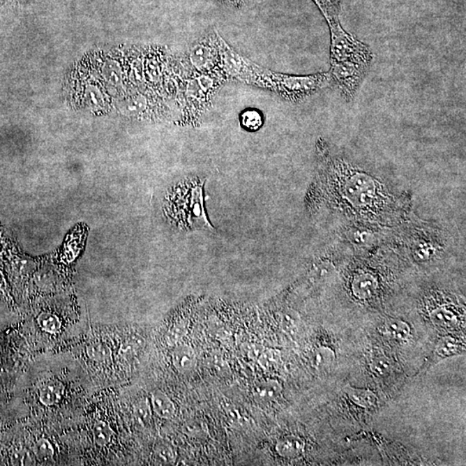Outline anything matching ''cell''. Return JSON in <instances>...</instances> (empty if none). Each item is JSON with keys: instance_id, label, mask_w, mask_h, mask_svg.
Instances as JSON below:
<instances>
[{"instance_id": "cb8c5ba5", "label": "cell", "mask_w": 466, "mask_h": 466, "mask_svg": "<svg viewBox=\"0 0 466 466\" xmlns=\"http://www.w3.org/2000/svg\"><path fill=\"white\" fill-rule=\"evenodd\" d=\"M260 363L264 369L272 370L275 369L278 366L281 355L280 352L276 350L267 349L260 353Z\"/></svg>"}, {"instance_id": "f1b7e54d", "label": "cell", "mask_w": 466, "mask_h": 466, "mask_svg": "<svg viewBox=\"0 0 466 466\" xmlns=\"http://www.w3.org/2000/svg\"><path fill=\"white\" fill-rule=\"evenodd\" d=\"M3 240L5 239H2V236H0V253H1L6 248V243Z\"/></svg>"}, {"instance_id": "ac0fdd59", "label": "cell", "mask_w": 466, "mask_h": 466, "mask_svg": "<svg viewBox=\"0 0 466 466\" xmlns=\"http://www.w3.org/2000/svg\"><path fill=\"white\" fill-rule=\"evenodd\" d=\"M87 354L97 363L107 362L112 358V350L104 343H93L87 348Z\"/></svg>"}, {"instance_id": "ffe728a7", "label": "cell", "mask_w": 466, "mask_h": 466, "mask_svg": "<svg viewBox=\"0 0 466 466\" xmlns=\"http://www.w3.org/2000/svg\"><path fill=\"white\" fill-rule=\"evenodd\" d=\"M334 361V352L329 347H320L316 350L314 362L319 369H326L333 365Z\"/></svg>"}, {"instance_id": "30bf717a", "label": "cell", "mask_w": 466, "mask_h": 466, "mask_svg": "<svg viewBox=\"0 0 466 466\" xmlns=\"http://www.w3.org/2000/svg\"><path fill=\"white\" fill-rule=\"evenodd\" d=\"M353 294L359 299L373 296L377 290V280L370 274L356 276L352 284Z\"/></svg>"}, {"instance_id": "4fadbf2b", "label": "cell", "mask_w": 466, "mask_h": 466, "mask_svg": "<svg viewBox=\"0 0 466 466\" xmlns=\"http://www.w3.org/2000/svg\"><path fill=\"white\" fill-rule=\"evenodd\" d=\"M177 460V451L172 444L160 442L153 449V460L158 465H172Z\"/></svg>"}, {"instance_id": "277c9868", "label": "cell", "mask_w": 466, "mask_h": 466, "mask_svg": "<svg viewBox=\"0 0 466 466\" xmlns=\"http://www.w3.org/2000/svg\"><path fill=\"white\" fill-rule=\"evenodd\" d=\"M189 64L195 73L223 76L220 68V35L218 32L200 39L188 54Z\"/></svg>"}, {"instance_id": "6da1fadb", "label": "cell", "mask_w": 466, "mask_h": 466, "mask_svg": "<svg viewBox=\"0 0 466 466\" xmlns=\"http://www.w3.org/2000/svg\"><path fill=\"white\" fill-rule=\"evenodd\" d=\"M329 84V72L292 75L268 70L257 65L253 85L271 91L283 100L298 103L314 96Z\"/></svg>"}, {"instance_id": "9a60e30c", "label": "cell", "mask_w": 466, "mask_h": 466, "mask_svg": "<svg viewBox=\"0 0 466 466\" xmlns=\"http://www.w3.org/2000/svg\"><path fill=\"white\" fill-rule=\"evenodd\" d=\"M430 320L435 326L445 329H453L458 323L457 315L449 308L446 307L437 308L433 310Z\"/></svg>"}, {"instance_id": "9c48e42d", "label": "cell", "mask_w": 466, "mask_h": 466, "mask_svg": "<svg viewBox=\"0 0 466 466\" xmlns=\"http://www.w3.org/2000/svg\"><path fill=\"white\" fill-rule=\"evenodd\" d=\"M344 391L347 398L355 405L366 409H373L377 406L378 398L373 391L367 389H358L353 386H345Z\"/></svg>"}, {"instance_id": "d6986e66", "label": "cell", "mask_w": 466, "mask_h": 466, "mask_svg": "<svg viewBox=\"0 0 466 466\" xmlns=\"http://www.w3.org/2000/svg\"><path fill=\"white\" fill-rule=\"evenodd\" d=\"M38 322L42 330L48 333H59L61 329L60 319L56 315L51 314V313H43L38 316Z\"/></svg>"}, {"instance_id": "83f0119b", "label": "cell", "mask_w": 466, "mask_h": 466, "mask_svg": "<svg viewBox=\"0 0 466 466\" xmlns=\"http://www.w3.org/2000/svg\"><path fill=\"white\" fill-rule=\"evenodd\" d=\"M7 287L6 280L3 273L0 271V293H5Z\"/></svg>"}, {"instance_id": "e0dca14e", "label": "cell", "mask_w": 466, "mask_h": 466, "mask_svg": "<svg viewBox=\"0 0 466 466\" xmlns=\"http://www.w3.org/2000/svg\"><path fill=\"white\" fill-rule=\"evenodd\" d=\"M326 20H340L342 0H314Z\"/></svg>"}, {"instance_id": "7402d4cb", "label": "cell", "mask_w": 466, "mask_h": 466, "mask_svg": "<svg viewBox=\"0 0 466 466\" xmlns=\"http://www.w3.org/2000/svg\"><path fill=\"white\" fill-rule=\"evenodd\" d=\"M135 418L141 423H145L151 420L152 416L151 404L147 399H142L135 404L133 407Z\"/></svg>"}, {"instance_id": "7a4b0ae2", "label": "cell", "mask_w": 466, "mask_h": 466, "mask_svg": "<svg viewBox=\"0 0 466 466\" xmlns=\"http://www.w3.org/2000/svg\"><path fill=\"white\" fill-rule=\"evenodd\" d=\"M326 21L331 34L330 63L345 61L373 63L374 54L369 45L344 30L340 20Z\"/></svg>"}, {"instance_id": "8fae6325", "label": "cell", "mask_w": 466, "mask_h": 466, "mask_svg": "<svg viewBox=\"0 0 466 466\" xmlns=\"http://www.w3.org/2000/svg\"><path fill=\"white\" fill-rule=\"evenodd\" d=\"M64 394V385L57 380H50L39 389V400L43 405L54 406L59 403Z\"/></svg>"}, {"instance_id": "52a82bcc", "label": "cell", "mask_w": 466, "mask_h": 466, "mask_svg": "<svg viewBox=\"0 0 466 466\" xmlns=\"http://www.w3.org/2000/svg\"><path fill=\"white\" fill-rule=\"evenodd\" d=\"M276 453L284 458L301 457L305 451V442L296 436H287L280 439L276 445Z\"/></svg>"}, {"instance_id": "603a6c76", "label": "cell", "mask_w": 466, "mask_h": 466, "mask_svg": "<svg viewBox=\"0 0 466 466\" xmlns=\"http://www.w3.org/2000/svg\"><path fill=\"white\" fill-rule=\"evenodd\" d=\"M371 371L375 376L383 377L387 376L391 371V365L389 363L388 358L383 355H377L374 356L370 363Z\"/></svg>"}, {"instance_id": "4316f807", "label": "cell", "mask_w": 466, "mask_h": 466, "mask_svg": "<svg viewBox=\"0 0 466 466\" xmlns=\"http://www.w3.org/2000/svg\"><path fill=\"white\" fill-rule=\"evenodd\" d=\"M213 1L227 6L234 7V8H240L245 3L246 0H213Z\"/></svg>"}, {"instance_id": "d4e9b609", "label": "cell", "mask_w": 466, "mask_h": 466, "mask_svg": "<svg viewBox=\"0 0 466 466\" xmlns=\"http://www.w3.org/2000/svg\"><path fill=\"white\" fill-rule=\"evenodd\" d=\"M35 453L38 460L45 461L53 457L54 447L50 440L43 438L38 440L35 446Z\"/></svg>"}, {"instance_id": "2e32d148", "label": "cell", "mask_w": 466, "mask_h": 466, "mask_svg": "<svg viewBox=\"0 0 466 466\" xmlns=\"http://www.w3.org/2000/svg\"><path fill=\"white\" fill-rule=\"evenodd\" d=\"M114 431L107 422L98 421L93 427V442L100 447L107 446L111 442Z\"/></svg>"}, {"instance_id": "5bb4252c", "label": "cell", "mask_w": 466, "mask_h": 466, "mask_svg": "<svg viewBox=\"0 0 466 466\" xmlns=\"http://www.w3.org/2000/svg\"><path fill=\"white\" fill-rule=\"evenodd\" d=\"M384 332L395 341L404 342L410 337L411 329L406 322L398 319H389L384 324Z\"/></svg>"}, {"instance_id": "ba28073f", "label": "cell", "mask_w": 466, "mask_h": 466, "mask_svg": "<svg viewBox=\"0 0 466 466\" xmlns=\"http://www.w3.org/2000/svg\"><path fill=\"white\" fill-rule=\"evenodd\" d=\"M151 404L152 410L160 418L170 420L176 416V409L173 400L160 389L152 392Z\"/></svg>"}, {"instance_id": "484cf974", "label": "cell", "mask_w": 466, "mask_h": 466, "mask_svg": "<svg viewBox=\"0 0 466 466\" xmlns=\"http://www.w3.org/2000/svg\"><path fill=\"white\" fill-rule=\"evenodd\" d=\"M186 333H187V329H186L184 324L174 325L172 329L169 330V333L167 334V343L173 345L179 344V342L185 336Z\"/></svg>"}, {"instance_id": "7c38bea8", "label": "cell", "mask_w": 466, "mask_h": 466, "mask_svg": "<svg viewBox=\"0 0 466 466\" xmlns=\"http://www.w3.org/2000/svg\"><path fill=\"white\" fill-rule=\"evenodd\" d=\"M464 352V345L460 341H458L456 338L451 336L440 338L435 350L436 358L440 360L461 355Z\"/></svg>"}, {"instance_id": "5b68a950", "label": "cell", "mask_w": 466, "mask_h": 466, "mask_svg": "<svg viewBox=\"0 0 466 466\" xmlns=\"http://www.w3.org/2000/svg\"><path fill=\"white\" fill-rule=\"evenodd\" d=\"M172 363L177 373H192L197 366V356L195 349L187 344L176 345L172 353Z\"/></svg>"}, {"instance_id": "3957f363", "label": "cell", "mask_w": 466, "mask_h": 466, "mask_svg": "<svg viewBox=\"0 0 466 466\" xmlns=\"http://www.w3.org/2000/svg\"><path fill=\"white\" fill-rule=\"evenodd\" d=\"M370 63L345 61L330 63V84L332 83L342 99L347 103L353 101L371 67Z\"/></svg>"}, {"instance_id": "8992f818", "label": "cell", "mask_w": 466, "mask_h": 466, "mask_svg": "<svg viewBox=\"0 0 466 466\" xmlns=\"http://www.w3.org/2000/svg\"><path fill=\"white\" fill-rule=\"evenodd\" d=\"M283 392V386L278 380L265 379L253 386V396L260 403H271L278 399Z\"/></svg>"}, {"instance_id": "44dd1931", "label": "cell", "mask_w": 466, "mask_h": 466, "mask_svg": "<svg viewBox=\"0 0 466 466\" xmlns=\"http://www.w3.org/2000/svg\"><path fill=\"white\" fill-rule=\"evenodd\" d=\"M242 126L249 130H257L263 125V118L260 112L246 110L241 115Z\"/></svg>"}]
</instances>
